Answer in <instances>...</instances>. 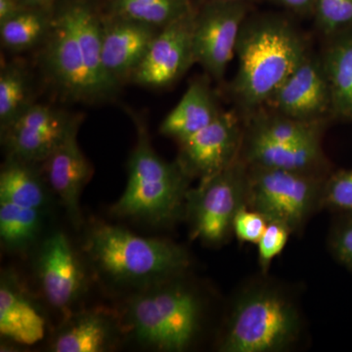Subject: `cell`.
Wrapping results in <instances>:
<instances>
[{"mask_svg":"<svg viewBox=\"0 0 352 352\" xmlns=\"http://www.w3.org/2000/svg\"><path fill=\"white\" fill-rule=\"evenodd\" d=\"M43 45L44 68L68 98L100 100L119 88L104 68L102 14L90 0H67L55 9Z\"/></svg>","mask_w":352,"mask_h":352,"instance_id":"cell-1","label":"cell"},{"mask_svg":"<svg viewBox=\"0 0 352 352\" xmlns=\"http://www.w3.org/2000/svg\"><path fill=\"white\" fill-rule=\"evenodd\" d=\"M307 54L302 36L288 21H245L236 50L238 71L231 87L238 103L245 110L267 103Z\"/></svg>","mask_w":352,"mask_h":352,"instance_id":"cell-2","label":"cell"},{"mask_svg":"<svg viewBox=\"0 0 352 352\" xmlns=\"http://www.w3.org/2000/svg\"><path fill=\"white\" fill-rule=\"evenodd\" d=\"M129 113L138 138L127 164L126 187L113 214L153 226H168L184 212L191 178L177 161L168 163L157 154L144 119Z\"/></svg>","mask_w":352,"mask_h":352,"instance_id":"cell-3","label":"cell"},{"mask_svg":"<svg viewBox=\"0 0 352 352\" xmlns=\"http://www.w3.org/2000/svg\"><path fill=\"white\" fill-rule=\"evenodd\" d=\"M85 251L96 270L113 283L145 288L177 277L191 263L182 245L141 237L102 222L88 231Z\"/></svg>","mask_w":352,"mask_h":352,"instance_id":"cell-4","label":"cell"},{"mask_svg":"<svg viewBox=\"0 0 352 352\" xmlns=\"http://www.w3.org/2000/svg\"><path fill=\"white\" fill-rule=\"evenodd\" d=\"M201 312L198 296L170 280L148 287L131 298L126 307V326L143 346L182 351L198 333Z\"/></svg>","mask_w":352,"mask_h":352,"instance_id":"cell-5","label":"cell"},{"mask_svg":"<svg viewBox=\"0 0 352 352\" xmlns=\"http://www.w3.org/2000/svg\"><path fill=\"white\" fill-rule=\"evenodd\" d=\"M300 319L293 302L279 292L256 289L236 302L220 342L223 352L281 351L300 333Z\"/></svg>","mask_w":352,"mask_h":352,"instance_id":"cell-6","label":"cell"},{"mask_svg":"<svg viewBox=\"0 0 352 352\" xmlns=\"http://www.w3.org/2000/svg\"><path fill=\"white\" fill-rule=\"evenodd\" d=\"M321 193L312 173L250 166L245 206L292 232L305 223Z\"/></svg>","mask_w":352,"mask_h":352,"instance_id":"cell-7","label":"cell"},{"mask_svg":"<svg viewBox=\"0 0 352 352\" xmlns=\"http://www.w3.org/2000/svg\"><path fill=\"white\" fill-rule=\"evenodd\" d=\"M248 166L239 159L226 170L201 180L187 193L185 212L194 239L208 245L224 242L232 231L233 220L245 206Z\"/></svg>","mask_w":352,"mask_h":352,"instance_id":"cell-8","label":"cell"},{"mask_svg":"<svg viewBox=\"0 0 352 352\" xmlns=\"http://www.w3.org/2000/svg\"><path fill=\"white\" fill-rule=\"evenodd\" d=\"M247 2L203 1L196 10L193 44L196 63L215 80L226 75L236 55L247 17Z\"/></svg>","mask_w":352,"mask_h":352,"instance_id":"cell-9","label":"cell"},{"mask_svg":"<svg viewBox=\"0 0 352 352\" xmlns=\"http://www.w3.org/2000/svg\"><path fill=\"white\" fill-rule=\"evenodd\" d=\"M196 10L194 8L157 32L142 63L132 76V82L144 87H168L196 64L193 44Z\"/></svg>","mask_w":352,"mask_h":352,"instance_id":"cell-10","label":"cell"},{"mask_svg":"<svg viewBox=\"0 0 352 352\" xmlns=\"http://www.w3.org/2000/svg\"><path fill=\"white\" fill-rule=\"evenodd\" d=\"M176 161L190 178L208 179L238 160L242 133L237 118L221 112L208 126L179 141Z\"/></svg>","mask_w":352,"mask_h":352,"instance_id":"cell-11","label":"cell"},{"mask_svg":"<svg viewBox=\"0 0 352 352\" xmlns=\"http://www.w3.org/2000/svg\"><path fill=\"white\" fill-rule=\"evenodd\" d=\"M76 116L34 103L1 132L7 157L29 163H44L60 144Z\"/></svg>","mask_w":352,"mask_h":352,"instance_id":"cell-12","label":"cell"},{"mask_svg":"<svg viewBox=\"0 0 352 352\" xmlns=\"http://www.w3.org/2000/svg\"><path fill=\"white\" fill-rule=\"evenodd\" d=\"M36 263L39 285L52 307L65 309L82 296L85 273L64 233L56 231L44 238Z\"/></svg>","mask_w":352,"mask_h":352,"instance_id":"cell-13","label":"cell"},{"mask_svg":"<svg viewBox=\"0 0 352 352\" xmlns=\"http://www.w3.org/2000/svg\"><path fill=\"white\" fill-rule=\"evenodd\" d=\"M266 104L286 117L318 122L332 107L330 85L323 64L307 54Z\"/></svg>","mask_w":352,"mask_h":352,"instance_id":"cell-14","label":"cell"},{"mask_svg":"<svg viewBox=\"0 0 352 352\" xmlns=\"http://www.w3.org/2000/svg\"><path fill=\"white\" fill-rule=\"evenodd\" d=\"M82 117L75 122L60 144L44 162L46 182L61 201L74 226L82 222L80 199L92 168L78 142V132Z\"/></svg>","mask_w":352,"mask_h":352,"instance_id":"cell-15","label":"cell"},{"mask_svg":"<svg viewBox=\"0 0 352 352\" xmlns=\"http://www.w3.org/2000/svg\"><path fill=\"white\" fill-rule=\"evenodd\" d=\"M159 29L102 14V60L113 82L131 80Z\"/></svg>","mask_w":352,"mask_h":352,"instance_id":"cell-16","label":"cell"},{"mask_svg":"<svg viewBox=\"0 0 352 352\" xmlns=\"http://www.w3.org/2000/svg\"><path fill=\"white\" fill-rule=\"evenodd\" d=\"M44 316L18 277L3 272L0 281V333L23 346H34L45 336Z\"/></svg>","mask_w":352,"mask_h":352,"instance_id":"cell-17","label":"cell"},{"mask_svg":"<svg viewBox=\"0 0 352 352\" xmlns=\"http://www.w3.org/2000/svg\"><path fill=\"white\" fill-rule=\"evenodd\" d=\"M221 113L207 80L190 83L182 99L164 118L160 132L178 142L208 126Z\"/></svg>","mask_w":352,"mask_h":352,"instance_id":"cell-18","label":"cell"},{"mask_svg":"<svg viewBox=\"0 0 352 352\" xmlns=\"http://www.w3.org/2000/svg\"><path fill=\"white\" fill-rule=\"evenodd\" d=\"M321 159L319 139L282 144L250 133L245 161L250 166L312 173Z\"/></svg>","mask_w":352,"mask_h":352,"instance_id":"cell-19","label":"cell"},{"mask_svg":"<svg viewBox=\"0 0 352 352\" xmlns=\"http://www.w3.org/2000/svg\"><path fill=\"white\" fill-rule=\"evenodd\" d=\"M116 328L107 315L85 311L74 315L58 330L50 349L55 352H101L112 346Z\"/></svg>","mask_w":352,"mask_h":352,"instance_id":"cell-20","label":"cell"},{"mask_svg":"<svg viewBox=\"0 0 352 352\" xmlns=\"http://www.w3.org/2000/svg\"><path fill=\"white\" fill-rule=\"evenodd\" d=\"M38 164L7 157L0 173V200L46 212L50 196Z\"/></svg>","mask_w":352,"mask_h":352,"instance_id":"cell-21","label":"cell"},{"mask_svg":"<svg viewBox=\"0 0 352 352\" xmlns=\"http://www.w3.org/2000/svg\"><path fill=\"white\" fill-rule=\"evenodd\" d=\"M54 7H29L19 15L0 24L1 45L19 53L43 44L52 29Z\"/></svg>","mask_w":352,"mask_h":352,"instance_id":"cell-22","label":"cell"},{"mask_svg":"<svg viewBox=\"0 0 352 352\" xmlns=\"http://www.w3.org/2000/svg\"><path fill=\"white\" fill-rule=\"evenodd\" d=\"M34 103V85L27 65L18 60L2 64L0 69V131H6Z\"/></svg>","mask_w":352,"mask_h":352,"instance_id":"cell-23","label":"cell"},{"mask_svg":"<svg viewBox=\"0 0 352 352\" xmlns=\"http://www.w3.org/2000/svg\"><path fill=\"white\" fill-rule=\"evenodd\" d=\"M194 8L193 0H107L106 15L161 30Z\"/></svg>","mask_w":352,"mask_h":352,"instance_id":"cell-24","label":"cell"},{"mask_svg":"<svg viewBox=\"0 0 352 352\" xmlns=\"http://www.w3.org/2000/svg\"><path fill=\"white\" fill-rule=\"evenodd\" d=\"M45 210L0 200V239L9 251L23 252L38 241Z\"/></svg>","mask_w":352,"mask_h":352,"instance_id":"cell-25","label":"cell"},{"mask_svg":"<svg viewBox=\"0 0 352 352\" xmlns=\"http://www.w3.org/2000/svg\"><path fill=\"white\" fill-rule=\"evenodd\" d=\"M322 64L330 85L332 107L342 115L352 116V39L330 48Z\"/></svg>","mask_w":352,"mask_h":352,"instance_id":"cell-26","label":"cell"},{"mask_svg":"<svg viewBox=\"0 0 352 352\" xmlns=\"http://www.w3.org/2000/svg\"><path fill=\"white\" fill-rule=\"evenodd\" d=\"M251 133L282 144H298L319 139V122H305L276 113L254 120Z\"/></svg>","mask_w":352,"mask_h":352,"instance_id":"cell-27","label":"cell"},{"mask_svg":"<svg viewBox=\"0 0 352 352\" xmlns=\"http://www.w3.org/2000/svg\"><path fill=\"white\" fill-rule=\"evenodd\" d=\"M314 13L319 29L333 34L352 23V0H315Z\"/></svg>","mask_w":352,"mask_h":352,"instance_id":"cell-28","label":"cell"},{"mask_svg":"<svg viewBox=\"0 0 352 352\" xmlns=\"http://www.w3.org/2000/svg\"><path fill=\"white\" fill-rule=\"evenodd\" d=\"M321 201L333 210L352 214V170L333 175L322 190Z\"/></svg>","mask_w":352,"mask_h":352,"instance_id":"cell-29","label":"cell"},{"mask_svg":"<svg viewBox=\"0 0 352 352\" xmlns=\"http://www.w3.org/2000/svg\"><path fill=\"white\" fill-rule=\"evenodd\" d=\"M291 230L278 222L270 221L259 239L258 258L263 270L270 266L271 261L281 254L288 242Z\"/></svg>","mask_w":352,"mask_h":352,"instance_id":"cell-30","label":"cell"},{"mask_svg":"<svg viewBox=\"0 0 352 352\" xmlns=\"http://www.w3.org/2000/svg\"><path fill=\"white\" fill-rule=\"evenodd\" d=\"M267 224L263 214L243 206L234 217L232 231L243 242L258 244Z\"/></svg>","mask_w":352,"mask_h":352,"instance_id":"cell-31","label":"cell"},{"mask_svg":"<svg viewBox=\"0 0 352 352\" xmlns=\"http://www.w3.org/2000/svg\"><path fill=\"white\" fill-rule=\"evenodd\" d=\"M331 247L336 258L352 270V217L336 228Z\"/></svg>","mask_w":352,"mask_h":352,"instance_id":"cell-32","label":"cell"},{"mask_svg":"<svg viewBox=\"0 0 352 352\" xmlns=\"http://www.w3.org/2000/svg\"><path fill=\"white\" fill-rule=\"evenodd\" d=\"M22 0H0V24L29 8Z\"/></svg>","mask_w":352,"mask_h":352,"instance_id":"cell-33","label":"cell"},{"mask_svg":"<svg viewBox=\"0 0 352 352\" xmlns=\"http://www.w3.org/2000/svg\"><path fill=\"white\" fill-rule=\"evenodd\" d=\"M294 12L305 14L314 10L315 0H274Z\"/></svg>","mask_w":352,"mask_h":352,"instance_id":"cell-34","label":"cell"},{"mask_svg":"<svg viewBox=\"0 0 352 352\" xmlns=\"http://www.w3.org/2000/svg\"><path fill=\"white\" fill-rule=\"evenodd\" d=\"M30 7H52L55 0H22Z\"/></svg>","mask_w":352,"mask_h":352,"instance_id":"cell-35","label":"cell"},{"mask_svg":"<svg viewBox=\"0 0 352 352\" xmlns=\"http://www.w3.org/2000/svg\"><path fill=\"white\" fill-rule=\"evenodd\" d=\"M203 1H212V0H203ZM219 1H239V2H248L249 0H219Z\"/></svg>","mask_w":352,"mask_h":352,"instance_id":"cell-36","label":"cell"}]
</instances>
